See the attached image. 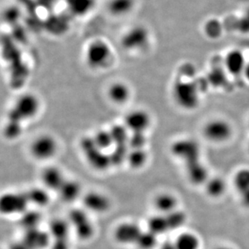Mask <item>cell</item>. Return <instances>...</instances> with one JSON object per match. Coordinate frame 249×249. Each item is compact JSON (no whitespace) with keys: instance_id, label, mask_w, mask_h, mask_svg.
Segmentation results:
<instances>
[{"instance_id":"obj_18","label":"cell","mask_w":249,"mask_h":249,"mask_svg":"<svg viewBox=\"0 0 249 249\" xmlns=\"http://www.w3.org/2000/svg\"><path fill=\"white\" fill-rule=\"evenodd\" d=\"M109 99L117 104L126 103L130 98V89L127 85L124 83H113L107 90Z\"/></svg>"},{"instance_id":"obj_33","label":"cell","mask_w":249,"mask_h":249,"mask_svg":"<svg viewBox=\"0 0 249 249\" xmlns=\"http://www.w3.org/2000/svg\"><path fill=\"white\" fill-rule=\"evenodd\" d=\"M94 142L98 146V148L102 150H107L111 148V146L114 145V141H113L112 137H111L110 130H99L94 134Z\"/></svg>"},{"instance_id":"obj_11","label":"cell","mask_w":249,"mask_h":249,"mask_svg":"<svg viewBox=\"0 0 249 249\" xmlns=\"http://www.w3.org/2000/svg\"><path fill=\"white\" fill-rule=\"evenodd\" d=\"M150 116L147 111L138 109L131 111L125 117V126L131 132H144L149 127Z\"/></svg>"},{"instance_id":"obj_40","label":"cell","mask_w":249,"mask_h":249,"mask_svg":"<svg viewBox=\"0 0 249 249\" xmlns=\"http://www.w3.org/2000/svg\"><path fill=\"white\" fill-rule=\"evenodd\" d=\"M206 33L211 37H216L221 33V27L219 22L216 20H212L208 22L206 25Z\"/></svg>"},{"instance_id":"obj_35","label":"cell","mask_w":249,"mask_h":249,"mask_svg":"<svg viewBox=\"0 0 249 249\" xmlns=\"http://www.w3.org/2000/svg\"><path fill=\"white\" fill-rule=\"evenodd\" d=\"M207 81L212 87H223L227 83L226 72L222 69H213L207 75Z\"/></svg>"},{"instance_id":"obj_31","label":"cell","mask_w":249,"mask_h":249,"mask_svg":"<svg viewBox=\"0 0 249 249\" xmlns=\"http://www.w3.org/2000/svg\"><path fill=\"white\" fill-rule=\"evenodd\" d=\"M234 186L235 189L241 194L249 189V169L243 168L238 170L234 176Z\"/></svg>"},{"instance_id":"obj_23","label":"cell","mask_w":249,"mask_h":249,"mask_svg":"<svg viewBox=\"0 0 249 249\" xmlns=\"http://www.w3.org/2000/svg\"><path fill=\"white\" fill-rule=\"evenodd\" d=\"M50 235L54 240L67 239L70 231L69 223L62 219H55L50 223Z\"/></svg>"},{"instance_id":"obj_34","label":"cell","mask_w":249,"mask_h":249,"mask_svg":"<svg viewBox=\"0 0 249 249\" xmlns=\"http://www.w3.org/2000/svg\"><path fill=\"white\" fill-rule=\"evenodd\" d=\"M158 244V235L150 231H142L136 245L140 249H153Z\"/></svg>"},{"instance_id":"obj_49","label":"cell","mask_w":249,"mask_h":249,"mask_svg":"<svg viewBox=\"0 0 249 249\" xmlns=\"http://www.w3.org/2000/svg\"></svg>"},{"instance_id":"obj_42","label":"cell","mask_w":249,"mask_h":249,"mask_svg":"<svg viewBox=\"0 0 249 249\" xmlns=\"http://www.w3.org/2000/svg\"><path fill=\"white\" fill-rule=\"evenodd\" d=\"M19 16V11L16 7H11V8H8L5 13V19L7 22L14 24L18 19Z\"/></svg>"},{"instance_id":"obj_38","label":"cell","mask_w":249,"mask_h":249,"mask_svg":"<svg viewBox=\"0 0 249 249\" xmlns=\"http://www.w3.org/2000/svg\"><path fill=\"white\" fill-rule=\"evenodd\" d=\"M69 219H70V223L74 228L89 220L87 213L80 209L72 210L69 214Z\"/></svg>"},{"instance_id":"obj_27","label":"cell","mask_w":249,"mask_h":249,"mask_svg":"<svg viewBox=\"0 0 249 249\" xmlns=\"http://www.w3.org/2000/svg\"><path fill=\"white\" fill-rule=\"evenodd\" d=\"M40 221V214L35 211H26L22 214L21 218L19 219L20 225L26 231L38 228V225Z\"/></svg>"},{"instance_id":"obj_46","label":"cell","mask_w":249,"mask_h":249,"mask_svg":"<svg viewBox=\"0 0 249 249\" xmlns=\"http://www.w3.org/2000/svg\"><path fill=\"white\" fill-rule=\"evenodd\" d=\"M160 249H177L175 243L171 242V241H166L164 243Z\"/></svg>"},{"instance_id":"obj_14","label":"cell","mask_w":249,"mask_h":249,"mask_svg":"<svg viewBox=\"0 0 249 249\" xmlns=\"http://www.w3.org/2000/svg\"><path fill=\"white\" fill-rule=\"evenodd\" d=\"M41 179L45 187L53 191H57L66 181L61 170L54 166L45 168L41 174Z\"/></svg>"},{"instance_id":"obj_8","label":"cell","mask_w":249,"mask_h":249,"mask_svg":"<svg viewBox=\"0 0 249 249\" xmlns=\"http://www.w3.org/2000/svg\"><path fill=\"white\" fill-rule=\"evenodd\" d=\"M57 150L55 139L50 135H42L36 138L31 144L32 155L38 160H47L53 158Z\"/></svg>"},{"instance_id":"obj_22","label":"cell","mask_w":249,"mask_h":249,"mask_svg":"<svg viewBox=\"0 0 249 249\" xmlns=\"http://www.w3.org/2000/svg\"><path fill=\"white\" fill-rule=\"evenodd\" d=\"M177 249H199L200 240L192 232L181 233L175 241Z\"/></svg>"},{"instance_id":"obj_24","label":"cell","mask_w":249,"mask_h":249,"mask_svg":"<svg viewBox=\"0 0 249 249\" xmlns=\"http://www.w3.org/2000/svg\"><path fill=\"white\" fill-rule=\"evenodd\" d=\"M29 203L38 206V207H45L50 202V195L44 189L34 187L26 192Z\"/></svg>"},{"instance_id":"obj_1","label":"cell","mask_w":249,"mask_h":249,"mask_svg":"<svg viewBox=\"0 0 249 249\" xmlns=\"http://www.w3.org/2000/svg\"><path fill=\"white\" fill-rule=\"evenodd\" d=\"M172 95L177 105L184 110H195L199 105V89L195 82L177 80L173 86Z\"/></svg>"},{"instance_id":"obj_25","label":"cell","mask_w":249,"mask_h":249,"mask_svg":"<svg viewBox=\"0 0 249 249\" xmlns=\"http://www.w3.org/2000/svg\"><path fill=\"white\" fill-rule=\"evenodd\" d=\"M148 230L157 235H161L169 231L165 214H158L151 217L148 220Z\"/></svg>"},{"instance_id":"obj_10","label":"cell","mask_w":249,"mask_h":249,"mask_svg":"<svg viewBox=\"0 0 249 249\" xmlns=\"http://www.w3.org/2000/svg\"><path fill=\"white\" fill-rule=\"evenodd\" d=\"M142 231L137 224L134 223H121L115 228L114 238L121 245L136 244Z\"/></svg>"},{"instance_id":"obj_21","label":"cell","mask_w":249,"mask_h":249,"mask_svg":"<svg viewBox=\"0 0 249 249\" xmlns=\"http://www.w3.org/2000/svg\"><path fill=\"white\" fill-rule=\"evenodd\" d=\"M226 182L221 178H213L207 181L206 192L212 198H219L225 194Z\"/></svg>"},{"instance_id":"obj_12","label":"cell","mask_w":249,"mask_h":249,"mask_svg":"<svg viewBox=\"0 0 249 249\" xmlns=\"http://www.w3.org/2000/svg\"><path fill=\"white\" fill-rule=\"evenodd\" d=\"M83 203L87 209L95 213H104L110 207L108 198L98 192H89L85 195Z\"/></svg>"},{"instance_id":"obj_7","label":"cell","mask_w":249,"mask_h":249,"mask_svg":"<svg viewBox=\"0 0 249 249\" xmlns=\"http://www.w3.org/2000/svg\"><path fill=\"white\" fill-rule=\"evenodd\" d=\"M28 203L26 193L5 194L0 199V211L4 214H23Z\"/></svg>"},{"instance_id":"obj_3","label":"cell","mask_w":249,"mask_h":249,"mask_svg":"<svg viewBox=\"0 0 249 249\" xmlns=\"http://www.w3.org/2000/svg\"><path fill=\"white\" fill-rule=\"evenodd\" d=\"M86 61L89 67L94 70L106 68L112 59V51L107 43L104 40L92 41L86 50Z\"/></svg>"},{"instance_id":"obj_16","label":"cell","mask_w":249,"mask_h":249,"mask_svg":"<svg viewBox=\"0 0 249 249\" xmlns=\"http://www.w3.org/2000/svg\"><path fill=\"white\" fill-rule=\"evenodd\" d=\"M187 167V177L189 180L195 185H201L208 181L207 169L200 160H195L193 162L186 164Z\"/></svg>"},{"instance_id":"obj_6","label":"cell","mask_w":249,"mask_h":249,"mask_svg":"<svg viewBox=\"0 0 249 249\" xmlns=\"http://www.w3.org/2000/svg\"><path fill=\"white\" fill-rule=\"evenodd\" d=\"M171 152L173 155L183 160L186 164L199 160V145L191 139L175 141L171 145Z\"/></svg>"},{"instance_id":"obj_19","label":"cell","mask_w":249,"mask_h":249,"mask_svg":"<svg viewBox=\"0 0 249 249\" xmlns=\"http://www.w3.org/2000/svg\"><path fill=\"white\" fill-rule=\"evenodd\" d=\"M58 192L61 199L65 202H73L80 195V185L77 181L66 180L61 188L59 189Z\"/></svg>"},{"instance_id":"obj_26","label":"cell","mask_w":249,"mask_h":249,"mask_svg":"<svg viewBox=\"0 0 249 249\" xmlns=\"http://www.w3.org/2000/svg\"><path fill=\"white\" fill-rule=\"evenodd\" d=\"M148 159V155L143 148L130 149L127 155V161L131 168L139 169L145 165Z\"/></svg>"},{"instance_id":"obj_36","label":"cell","mask_w":249,"mask_h":249,"mask_svg":"<svg viewBox=\"0 0 249 249\" xmlns=\"http://www.w3.org/2000/svg\"><path fill=\"white\" fill-rule=\"evenodd\" d=\"M74 228H75L76 235L80 240H89L94 235V226L89 220L77 226Z\"/></svg>"},{"instance_id":"obj_47","label":"cell","mask_w":249,"mask_h":249,"mask_svg":"<svg viewBox=\"0 0 249 249\" xmlns=\"http://www.w3.org/2000/svg\"><path fill=\"white\" fill-rule=\"evenodd\" d=\"M244 73H245L246 78L249 81V62L246 65V67H245V72H244Z\"/></svg>"},{"instance_id":"obj_30","label":"cell","mask_w":249,"mask_h":249,"mask_svg":"<svg viewBox=\"0 0 249 249\" xmlns=\"http://www.w3.org/2000/svg\"><path fill=\"white\" fill-rule=\"evenodd\" d=\"M128 144H121V145H115L110 155L111 163L112 165H122L124 161H127V155L129 153Z\"/></svg>"},{"instance_id":"obj_39","label":"cell","mask_w":249,"mask_h":249,"mask_svg":"<svg viewBox=\"0 0 249 249\" xmlns=\"http://www.w3.org/2000/svg\"><path fill=\"white\" fill-rule=\"evenodd\" d=\"M22 124L7 121L4 128V136L8 140H14L21 135Z\"/></svg>"},{"instance_id":"obj_2","label":"cell","mask_w":249,"mask_h":249,"mask_svg":"<svg viewBox=\"0 0 249 249\" xmlns=\"http://www.w3.org/2000/svg\"><path fill=\"white\" fill-rule=\"evenodd\" d=\"M40 108V102L32 94H25L17 99L14 106L8 113L7 121L20 124L24 120L34 117Z\"/></svg>"},{"instance_id":"obj_43","label":"cell","mask_w":249,"mask_h":249,"mask_svg":"<svg viewBox=\"0 0 249 249\" xmlns=\"http://www.w3.org/2000/svg\"><path fill=\"white\" fill-rule=\"evenodd\" d=\"M51 249H69V244L67 239L54 240V242L53 243Z\"/></svg>"},{"instance_id":"obj_44","label":"cell","mask_w":249,"mask_h":249,"mask_svg":"<svg viewBox=\"0 0 249 249\" xmlns=\"http://www.w3.org/2000/svg\"><path fill=\"white\" fill-rule=\"evenodd\" d=\"M240 197H241L243 206L249 208V189L248 191L240 194Z\"/></svg>"},{"instance_id":"obj_41","label":"cell","mask_w":249,"mask_h":249,"mask_svg":"<svg viewBox=\"0 0 249 249\" xmlns=\"http://www.w3.org/2000/svg\"><path fill=\"white\" fill-rule=\"evenodd\" d=\"M237 28L240 33L249 34V9L238 20Z\"/></svg>"},{"instance_id":"obj_45","label":"cell","mask_w":249,"mask_h":249,"mask_svg":"<svg viewBox=\"0 0 249 249\" xmlns=\"http://www.w3.org/2000/svg\"><path fill=\"white\" fill-rule=\"evenodd\" d=\"M10 249H30L28 247V245L25 244L24 240L22 241H19V242H16L14 244H12V246L10 248Z\"/></svg>"},{"instance_id":"obj_28","label":"cell","mask_w":249,"mask_h":249,"mask_svg":"<svg viewBox=\"0 0 249 249\" xmlns=\"http://www.w3.org/2000/svg\"><path fill=\"white\" fill-rule=\"evenodd\" d=\"M114 145L127 144L129 139V130L125 125L115 124L110 128Z\"/></svg>"},{"instance_id":"obj_13","label":"cell","mask_w":249,"mask_h":249,"mask_svg":"<svg viewBox=\"0 0 249 249\" xmlns=\"http://www.w3.org/2000/svg\"><path fill=\"white\" fill-rule=\"evenodd\" d=\"M23 240L30 249H44L50 245V235L35 228L26 231Z\"/></svg>"},{"instance_id":"obj_20","label":"cell","mask_w":249,"mask_h":249,"mask_svg":"<svg viewBox=\"0 0 249 249\" xmlns=\"http://www.w3.org/2000/svg\"><path fill=\"white\" fill-rule=\"evenodd\" d=\"M135 0H110L109 12L116 17H121L129 13L134 7Z\"/></svg>"},{"instance_id":"obj_48","label":"cell","mask_w":249,"mask_h":249,"mask_svg":"<svg viewBox=\"0 0 249 249\" xmlns=\"http://www.w3.org/2000/svg\"><path fill=\"white\" fill-rule=\"evenodd\" d=\"M215 249H234L232 248L229 247V246H219Z\"/></svg>"},{"instance_id":"obj_37","label":"cell","mask_w":249,"mask_h":249,"mask_svg":"<svg viewBox=\"0 0 249 249\" xmlns=\"http://www.w3.org/2000/svg\"><path fill=\"white\" fill-rule=\"evenodd\" d=\"M147 142L144 132H131L128 139V147L130 149L143 148Z\"/></svg>"},{"instance_id":"obj_9","label":"cell","mask_w":249,"mask_h":249,"mask_svg":"<svg viewBox=\"0 0 249 249\" xmlns=\"http://www.w3.org/2000/svg\"><path fill=\"white\" fill-rule=\"evenodd\" d=\"M148 31L145 27L137 25L133 27L121 39V45L126 50H141L148 42Z\"/></svg>"},{"instance_id":"obj_4","label":"cell","mask_w":249,"mask_h":249,"mask_svg":"<svg viewBox=\"0 0 249 249\" xmlns=\"http://www.w3.org/2000/svg\"><path fill=\"white\" fill-rule=\"evenodd\" d=\"M80 146L88 162L94 169L104 171L111 165L110 155L98 148L93 137H83L81 140Z\"/></svg>"},{"instance_id":"obj_32","label":"cell","mask_w":249,"mask_h":249,"mask_svg":"<svg viewBox=\"0 0 249 249\" xmlns=\"http://www.w3.org/2000/svg\"><path fill=\"white\" fill-rule=\"evenodd\" d=\"M165 217L169 230L181 228L187 219L186 213L178 210H175L174 212L165 214Z\"/></svg>"},{"instance_id":"obj_15","label":"cell","mask_w":249,"mask_h":249,"mask_svg":"<svg viewBox=\"0 0 249 249\" xmlns=\"http://www.w3.org/2000/svg\"><path fill=\"white\" fill-rule=\"evenodd\" d=\"M246 65L245 56L240 50H231L226 56V70L233 75L244 73Z\"/></svg>"},{"instance_id":"obj_17","label":"cell","mask_w":249,"mask_h":249,"mask_svg":"<svg viewBox=\"0 0 249 249\" xmlns=\"http://www.w3.org/2000/svg\"><path fill=\"white\" fill-rule=\"evenodd\" d=\"M178 200L172 194L161 193L158 195L154 199V207L158 212L167 214L177 210Z\"/></svg>"},{"instance_id":"obj_29","label":"cell","mask_w":249,"mask_h":249,"mask_svg":"<svg viewBox=\"0 0 249 249\" xmlns=\"http://www.w3.org/2000/svg\"><path fill=\"white\" fill-rule=\"evenodd\" d=\"M66 2L72 13L81 16L91 10L94 0H66Z\"/></svg>"},{"instance_id":"obj_5","label":"cell","mask_w":249,"mask_h":249,"mask_svg":"<svg viewBox=\"0 0 249 249\" xmlns=\"http://www.w3.org/2000/svg\"><path fill=\"white\" fill-rule=\"evenodd\" d=\"M202 132L205 138L211 142L223 143L232 136V127L226 120L214 119L205 124Z\"/></svg>"}]
</instances>
